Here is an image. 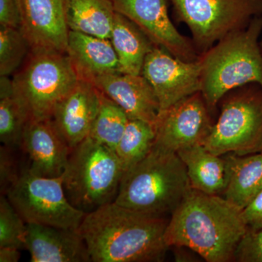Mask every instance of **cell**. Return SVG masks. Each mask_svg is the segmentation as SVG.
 <instances>
[{"mask_svg":"<svg viewBox=\"0 0 262 262\" xmlns=\"http://www.w3.org/2000/svg\"><path fill=\"white\" fill-rule=\"evenodd\" d=\"M234 259L241 262H262V229H248L239 241Z\"/></svg>","mask_w":262,"mask_h":262,"instance_id":"83f0119b","label":"cell"},{"mask_svg":"<svg viewBox=\"0 0 262 262\" xmlns=\"http://www.w3.org/2000/svg\"><path fill=\"white\" fill-rule=\"evenodd\" d=\"M178 154L153 146L147 156L122 176L115 203L156 216L170 214L192 190Z\"/></svg>","mask_w":262,"mask_h":262,"instance_id":"3957f363","label":"cell"},{"mask_svg":"<svg viewBox=\"0 0 262 262\" xmlns=\"http://www.w3.org/2000/svg\"><path fill=\"white\" fill-rule=\"evenodd\" d=\"M19 30L30 52L67 53L70 29L66 18L65 0H18Z\"/></svg>","mask_w":262,"mask_h":262,"instance_id":"4fadbf2b","label":"cell"},{"mask_svg":"<svg viewBox=\"0 0 262 262\" xmlns=\"http://www.w3.org/2000/svg\"><path fill=\"white\" fill-rule=\"evenodd\" d=\"M187 168L193 189L220 195L227 182V161L212 153L203 144L191 146L177 152Z\"/></svg>","mask_w":262,"mask_h":262,"instance_id":"d6986e66","label":"cell"},{"mask_svg":"<svg viewBox=\"0 0 262 262\" xmlns=\"http://www.w3.org/2000/svg\"><path fill=\"white\" fill-rule=\"evenodd\" d=\"M25 248L32 262L91 261L78 229L27 224Z\"/></svg>","mask_w":262,"mask_h":262,"instance_id":"e0dca14e","label":"cell"},{"mask_svg":"<svg viewBox=\"0 0 262 262\" xmlns=\"http://www.w3.org/2000/svg\"><path fill=\"white\" fill-rule=\"evenodd\" d=\"M224 198L242 211L262 190V155H229Z\"/></svg>","mask_w":262,"mask_h":262,"instance_id":"ffe728a7","label":"cell"},{"mask_svg":"<svg viewBox=\"0 0 262 262\" xmlns=\"http://www.w3.org/2000/svg\"><path fill=\"white\" fill-rule=\"evenodd\" d=\"M67 54L80 79L93 82L101 76L120 72L110 39L70 31Z\"/></svg>","mask_w":262,"mask_h":262,"instance_id":"ac0fdd59","label":"cell"},{"mask_svg":"<svg viewBox=\"0 0 262 262\" xmlns=\"http://www.w3.org/2000/svg\"><path fill=\"white\" fill-rule=\"evenodd\" d=\"M30 51L18 29L0 26V76H10L18 70Z\"/></svg>","mask_w":262,"mask_h":262,"instance_id":"484cf974","label":"cell"},{"mask_svg":"<svg viewBox=\"0 0 262 262\" xmlns=\"http://www.w3.org/2000/svg\"><path fill=\"white\" fill-rule=\"evenodd\" d=\"M200 55L262 15V0H170Z\"/></svg>","mask_w":262,"mask_h":262,"instance_id":"9c48e42d","label":"cell"},{"mask_svg":"<svg viewBox=\"0 0 262 262\" xmlns=\"http://www.w3.org/2000/svg\"><path fill=\"white\" fill-rule=\"evenodd\" d=\"M201 93L160 112L155 125V145L177 153L204 144L213 127Z\"/></svg>","mask_w":262,"mask_h":262,"instance_id":"8fae6325","label":"cell"},{"mask_svg":"<svg viewBox=\"0 0 262 262\" xmlns=\"http://www.w3.org/2000/svg\"><path fill=\"white\" fill-rule=\"evenodd\" d=\"M27 223L4 194L0 196V247L25 248Z\"/></svg>","mask_w":262,"mask_h":262,"instance_id":"4316f807","label":"cell"},{"mask_svg":"<svg viewBox=\"0 0 262 262\" xmlns=\"http://www.w3.org/2000/svg\"><path fill=\"white\" fill-rule=\"evenodd\" d=\"M141 75L154 90L160 112L201 92L199 58L196 61H184L158 46H155L148 53Z\"/></svg>","mask_w":262,"mask_h":262,"instance_id":"30bf717a","label":"cell"},{"mask_svg":"<svg viewBox=\"0 0 262 262\" xmlns=\"http://www.w3.org/2000/svg\"><path fill=\"white\" fill-rule=\"evenodd\" d=\"M19 146L29 157V170L49 178L63 175L72 151L52 119L29 120Z\"/></svg>","mask_w":262,"mask_h":262,"instance_id":"5bb4252c","label":"cell"},{"mask_svg":"<svg viewBox=\"0 0 262 262\" xmlns=\"http://www.w3.org/2000/svg\"><path fill=\"white\" fill-rule=\"evenodd\" d=\"M168 221L114 201L86 213L78 230L91 261H161L168 248Z\"/></svg>","mask_w":262,"mask_h":262,"instance_id":"6da1fadb","label":"cell"},{"mask_svg":"<svg viewBox=\"0 0 262 262\" xmlns=\"http://www.w3.org/2000/svg\"><path fill=\"white\" fill-rule=\"evenodd\" d=\"M260 153H261V154L262 155V149L261 150V151H260Z\"/></svg>","mask_w":262,"mask_h":262,"instance_id":"836d02e7","label":"cell"},{"mask_svg":"<svg viewBox=\"0 0 262 262\" xmlns=\"http://www.w3.org/2000/svg\"><path fill=\"white\" fill-rule=\"evenodd\" d=\"M93 82L103 94L126 113L129 119H136L154 125L160 112L154 90L142 75L108 74Z\"/></svg>","mask_w":262,"mask_h":262,"instance_id":"2e32d148","label":"cell"},{"mask_svg":"<svg viewBox=\"0 0 262 262\" xmlns=\"http://www.w3.org/2000/svg\"><path fill=\"white\" fill-rule=\"evenodd\" d=\"M203 146L213 154H255L262 149V88H249L229 98Z\"/></svg>","mask_w":262,"mask_h":262,"instance_id":"ba28073f","label":"cell"},{"mask_svg":"<svg viewBox=\"0 0 262 262\" xmlns=\"http://www.w3.org/2000/svg\"><path fill=\"white\" fill-rule=\"evenodd\" d=\"M262 15L200 55L201 93L213 108L226 95L251 84L262 88Z\"/></svg>","mask_w":262,"mask_h":262,"instance_id":"277c9868","label":"cell"},{"mask_svg":"<svg viewBox=\"0 0 262 262\" xmlns=\"http://www.w3.org/2000/svg\"><path fill=\"white\" fill-rule=\"evenodd\" d=\"M128 121L126 113L101 92L99 110L89 137L115 151Z\"/></svg>","mask_w":262,"mask_h":262,"instance_id":"cb8c5ba5","label":"cell"},{"mask_svg":"<svg viewBox=\"0 0 262 262\" xmlns=\"http://www.w3.org/2000/svg\"><path fill=\"white\" fill-rule=\"evenodd\" d=\"M123 174L116 151L88 137L71 151L63 173L66 194L89 213L115 201Z\"/></svg>","mask_w":262,"mask_h":262,"instance_id":"5b68a950","label":"cell"},{"mask_svg":"<svg viewBox=\"0 0 262 262\" xmlns=\"http://www.w3.org/2000/svg\"><path fill=\"white\" fill-rule=\"evenodd\" d=\"M0 26L19 29L20 9L18 0H0Z\"/></svg>","mask_w":262,"mask_h":262,"instance_id":"f546056e","label":"cell"},{"mask_svg":"<svg viewBox=\"0 0 262 262\" xmlns=\"http://www.w3.org/2000/svg\"><path fill=\"white\" fill-rule=\"evenodd\" d=\"M247 230L242 211L224 196L192 189L172 213L165 238L168 248H187L206 261L227 262Z\"/></svg>","mask_w":262,"mask_h":262,"instance_id":"7a4b0ae2","label":"cell"},{"mask_svg":"<svg viewBox=\"0 0 262 262\" xmlns=\"http://www.w3.org/2000/svg\"><path fill=\"white\" fill-rule=\"evenodd\" d=\"M20 248L14 246L0 247V262H17L20 257Z\"/></svg>","mask_w":262,"mask_h":262,"instance_id":"1f68e13d","label":"cell"},{"mask_svg":"<svg viewBox=\"0 0 262 262\" xmlns=\"http://www.w3.org/2000/svg\"><path fill=\"white\" fill-rule=\"evenodd\" d=\"M29 117L15 92L0 97V141L3 145L20 146Z\"/></svg>","mask_w":262,"mask_h":262,"instance_id":"d4e9b609","label":"cell"},{"mask_svg":"<svg viewBox=\"0 0 262 262\" xmlns=\"http://www.w3.org/2000/svg\"><path fill=\"white\" fill-rule=\"evenodd\" d=\"M116 13L126 17L149 38L184 61H196L200 55L193 42L176 28L168 13L167 0H113Z\"/></svg>","mask_w":262,"mask_h":262,"instance_id":"7c38bea8","label":"cell"},{"mask_svg":"<svg viewBox=\"0 0 262 262\" xmlns=\"http://www.w3.org/2000/svg\"><path fill=\"white\" fill-rule=\"evenodd\" d=\"M80 77L67 53L30 52L27 61L13 78L15 94L29 120H47Z\"/></svg>","mask_w":262,"mask_h":262,"instance_id":"8992f818","label":"cell"},{"mask_svg":"<svg viewBox=\"0 0 262 262\" xmlns=\"http://www.w3.org/2000/svg\"><path fill=\"white\" fill-rule=\"evenodd\" d=\"M155 141L154 125L143 120L129 119L115 149L124 173L147 156L154 146Z\"/></svg>","mask_w":262,"mask_h":262,"instance_id":"603a6c76","label":"cell"},{"mask_svg":"<svg viewBox=\"0 0 262 262\" xmlns=\"http://www.w3.org/2000/svg\"><path fill=\"white\" fill-rule=\"evenodd\" d=\"M11 148L3 145L0 149V184L4 195L20 173L17 171L15 160L10 151Z\"/></svg>","mask_w":262,"mask_h":262,"instance_id":"f1b7e54d","label":"cell"},{"mask_svg":"<svg viewBox=\"0 0 262 262\" xmlns=\"http://www.w3.org/2000/svg\"><path fill=\"white\" fill-rule=\"evenodd\" d=\"M101 92L92 81L80 79L58 103L53 121L71 149L90 135L101 104Z\"/></svg>","mask_w":262,"mask_h":262,"instance_id":"9a60e30c","label":"cell"},{"mask_svg":"<svg viewBox=\"0 0 262 262\" xmlns=\"http://www.w3.org/2000/svg\"><path fill=\"white\" fill-rule=\"evenodd\" d=\"M260 45H261V51H262V39L260 41Z\"/></svg>","mask_w":262,"mask_h":262,"instance_id":"d6a6232c","label":"cell"},{"mask_svg":"<svg viewBox=\"0 0 262 262\" xmlns=\"http://www.w3.org/2000/svg\"><path fill=\"white\" fill-rule=\"evenodd\" d=\"M70 31L110 39L115 11L113 0H65Z\"/></svg>","mask_w":262,"mask_h":262,"instance_id":"7402d4cb","label":"cell"},{"mask_svg":"<svg viewBox=\"0 0 262 262\" xmlns=\"http://www.w3.org/2000/svg\"><path fill=\"white\" fill-rule=\"evenodd\" d=\"M248 229H262V190L242 210Z\"/></svg>","mask_w":262,"mask_h":262,"instance_id":"4dcf8cb0","label":"cell"},{"mask_svg":"<svg viewBox=\"0 0 262 262\" xmlns=\"http://www.w3.org/2000/svg\"><path fill=\"white\" fill-rule=\"evenodd\" d=\"M110 41L118 58L120 73L141 75L148 53L155 45L136 24L116 13Z\"/></svg>","mask_w":262,"mask_h":262,"instance_id":"44dd1931","label":"cell"},{"mask_svg":"<svg viewBox=\"0 0 262 262\" xmlns=\"http://www.w3.org/2000/svg\"><path fill=\"white\" fill-rule=\"evenodd\" d=\"M63 182V175L41 177L27 168L5 195L27 224L77 230L86 213L69 201Z\"/></svg>","mask_w":262,"mask_h":262,"instance_id":"52a82bcc","label":"cell"}]
</instances>
